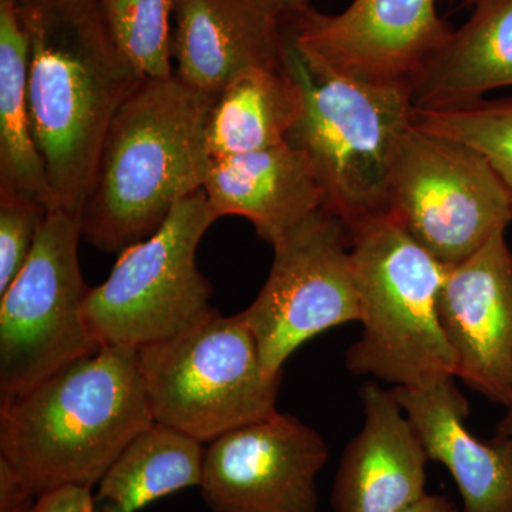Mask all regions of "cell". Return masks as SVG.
<instances>
[{"label": "cell", "instance_id": "cell-1", "mask_svg": "<svg viewBox=\"0 0 512 512\" xmlns=\"http://www.w3.org/2000/svg\"><path fill=\"white\" fill-rule=\"evenodd\" d=\"M28 36V104L55 211L79 221L104 137L143 82L114 43L100 0L13 2Z\"/></svg>", "mask_w": 512, "mask_h": 512}, {"label": "cell", "instance_id": "cell-2", "mask_svg": "<svg viewBox=\"0 0 512 512\" xmlns=\"http://www.w3.org/2000/svg\"><path fill=\"white\" fill-rule=\"evenodd\" d=\"M215 97L177 76L144 79L111 121L80 214L84 241L109 254L150 238L204 187Z\"/></svg>", "mask_w": 512, "mask_h": 512}, {"label": "cell", "instance_id": "cell-3", "mask_svg": "<svg viewBox=\"0 0 512 512\" xmlns=\"http://www.w3.org/2000/svg\"><path fill=\"white\" fill-rule=\"evenodd\" d=\"M153 423L137 349L101 346L0 403V458L39 497L94 488Z\"/></svg>", "mask_w": 512, "mask_h": 512}, {"label": "cell", "instance_id": "cell-4", "mask_svg": "<svg viewBox=\"0 0 512 512\" xmlns=\"http://www.w3.org/2000/svg\"><path fill=\"white\" fill-rule=\"evenodd\" d=\"M362 335L346 352L355 376L420 389L456 377L437 301L447 266L392 215L349 228Z\"/></svg>", "mask_w": 512, "mask_h": 512}, {"label": "cell", "instance_id": "cell-5", "mask_svg": "<svg viewBox=\"0 0 512 512\" xmlns=\"http://www.w3.org/2000/svg\"><path fill=\"white\" fill-rule=\"evenodd\" d=\"M285 66L305 90V111L288 143L311 160L325 210L348 228L387 214L394 158L413 123L410 86L360 82L309 66L291 35Z\"/></svg>", "mask_w": 512, "mask_h": 512}, {"label": "cell", "instance_id": "cell-6", "mask_svg": "<svg viewBox=\"0 0 512 512\" xmlns=\"http://www.w3.org/2000/svg\"><path fill=\"white\" fill-rule=\"evenodd\" d=\"M137 352L154 421L202 444L278 413L282 375L265 372L239 313L212 312Z\"/></svg>", "mask_w": 512, "mask_h": 512}, {"label": "cell", "instance_id": "cell-7", "mask_svg": "<svg viewBox=\"0 0 512 512\" xmlns=\"http://www.w3.org/2000/svg\"><path fill=\"white\" fill-rule=\"evenodd\" d=\"M217 220L205 192H195L156 234L119 254L109 278L90 288L84 302V319L100 346L140 349L215 312L197 249Z\"/></svg>", "mask_w": 512, "mask_h": 512}, {"label": "cell", "instance_id": "cell-8", "mask_svg": "<svg viewBox=\"0 0 512 512\" xmlns=\"http://www.w3.org/2000/svg\"><path fill=\"white\" fill-rule=\"evenodd\" d=\"M387 214L453 266L507 232L512 194L483 154L412 123L394 158Z\"/></svg>", "mask_w": 512, "mask_h": 512}, {"label": "cell", "instance_id": "cell-9", "mask_svg": "<svg viewBox=\"0 0 512 512\" xmlns=\"http://www.w3.org/2000/svg\"><path fill=\"white\" fill-rule=\"evenodd\" d=\"M79 221L50 211L28 262L0 295V403L101 348L84 319L90 288Z\"/></svg>", "mask_w": 512, "mask_h": 512}, {"label": "cell", "instance_id": "cell-10", "mask_svg": "<svg viewBox=\"0 0 512 512\" xmlns=\"http://www.w3.org/2000/svg\"><path fill=\"white\" fill-rule=\"evenodd\" d=\"M239 315L271 376L284 375L286 360L303 343L343 323L359 322L345 222L322 208L279 239L264 288Z\"/></svg>", "mask_w": 512, "mask_h": 512}, {"label": "cell", "instance_id": "cell-11", "mask_svg": "<svg viewBox=\"0 0 512 512\" xmlns=\"http://www.w3.org/2000/svg\"><path fill=\"white\" fill-rule=\"evenodd\" d=\"M451 33L437 0H353L336 15L309 6L292 23L291 40L309 66L410 86Z\"/></svg>", "mask_w": 512, "mask_h": 512}, {"label": "cell", "instance_id": "cell-12", "mask_svg": "<svg viewBox=\"0 0 512 512\" xmlns=\"http://www.w3.org/2000/svg\"><path fill=\"white\" fill-rule=\"evenodd\" d=\"M328 460L318 431L278 412L205 448L201 495L214 512H319L318 476Z\"/></svg>", "mask_w": 512, "mask_h": 512}, {"label": "cell", "instance_id": "cell-13", "mask_svg": "<svg viewBox=\"0 0 512 512\" xmlns=\"http://www.w3.org/2000/svg\"><path fill=\"white\" fill-rule=\"evenodd\" d=\"M437 311L456 377L505 409L512 399V249L505 232L447 266Z\"/></svg>", "mask_w": 512, "mask_h": 512}, {"label": "cell", "instance_id": "cell-14", "mask_svg": "<svg viewBox=\"0 0 512 512\" xmlns=\"http://www.w3.org/2000/svg\"><path fill=\"white\" fill-rule=\"evenodd\" d=\"M312 0H177L174 74L217 96L238 73L285 69L292 23Z\"/></svg>", "mask_w": 512, "mask_h": 512}, {"label": "cell", "instance_id": "cell-15", "mask_svg": "<svg viewBox=\"0 0 512 512\" xmlns=\"http://www.w3.org/2000/svg\"><path fill=\"white\" fill-rule=\"evenodd\" d=\"M365 423L336 471L333 512H400L427 494L430 458L393 390L377 382L360 389Z\"/></svg>", "mask_w": 512, "mask_h": 512}, {"label": "cell", "instance_id": "cell-16", "mask_svg": "<svg viewBox=\"0 0 512 512\" xmlns=\"http://www.w3.org/2000/svg\"><path fill=\"white\" fill-rule=\"evenodd\" d=\"M454 379L392 390L430 461L443 464L453 477L463 512H512V439L481 441L467 429L470 407Z\"/></svg>", "mask_w": 512, "mask_h": 512}, {"label": "cell", "instance_id": "cell-17", "mask_svg": "<svg viewBox=\"0 0 512 512\" xmlns=\"http://www.w3.org/2000/svg\"><path fill=\"white\" fill-rule=\"evenodd\" d=\"M202 191L218 218H245L272 247L325 208V192L311 160L288 141L266 150L215 158Z\"/></svg>", "mask_w": 512, "mask_h": 512}, {"label": "cell", "instance_id": "cell-18", "mask_svg": "<svg viewBox=\"0 0 512 512\" xmlns=\"http://www.w3.org/2000/svg\"><path fill=\"white\" fill-rule=\"evenodd\" d=\"M410 84L414 109L446 110L512 86V0H477Z\"/></svg>", "mask_w": 512, "mask_h": 512}, {"label": "cell", "instance_id": "cell-19", "mask_svg": "<svg viewBox=\"0 0 512 512\" xmlns=\"http://www.w3.org/2000/svg\"><path fill=\"white\" fill-rule=\"evenodd\" d=\"M305 111V90L288 69L238 73L215 97L208 119L212 160L286 143Z\"/></svg>", "mask_w": 512, "mask_h": 512}, {"label": "cell", "instance_id": "cell-20", "mask_svg": "<svg viewBox=\"0 0 512 512\" xmlns=\"http://www.w3.org/2000/svg\"><path fill=\"white\" fill-rule=\"evenodd\" d=\"M29 45L13 2L0 0V198L55 211L28 104Z\"/></svg>", "mask_w": 512, "mask_h": 512}, {"label": "cell", "instance_id": "cell-21", "mask_svg": "<svg viewBox=\"0 0 512 512\" xmlns=\"http://www.w3.org/2000/svg\"><path fill=\"white\" fill-rule=\"evenodd\" d=\"M205 448L181 431L153 423L131 441L97 484L101 512H137L185 488L200 487Z\"/></svg>", "mask_w": 512, "mask_h": 512}, {"label": "cell", "instance_id": "cell-22", "mask_svg": "<svg viewBox=\"0 0 512 512\" xmlns=\"http://www.w3.org/2000/svg\"><path fill=\"white\" fill-rule=\"evenodd\" d=\"M175 6L177 0H100L114 43L143 79L174 76Z\"/></svg>", "mask_w": 512, "mask_h": 512}, {"label": "cell", "instance_id": "cell-23", "mask_svg": "<svg viewBox=\"0 0 512 512\" xmlns=\"http://www.w3.org/2000/svg\"><path fill=\"white\" fill-rule=\"evenodd\" d=\"M413 124L483 154L512 194V97L456 109H413Z\"/></svg>", "mask_w": 512, "mask_h": 512}, {"label": "cell", "instance_id": "cell-24", "mask_svg": "<svg viewBox=\"0 0 512 512\" xmlns=\"http://www.w3.org/2000/svg\"><path fill=\"white\" fill-rule=\"evenodd\" d=\"M49 212L32 202L0 198V295L28 262Z\"/></svg>", "mask_w": 512, "mask_h": 512}, {"label": "cell", "instance_id": "cell-25", "mask_svg": "<svg viewBox=\"0 0 512 512\" xmlns=\"http://www.w3.org/2000/svg\"><path fill=\"white\" fill-rule=\"evenodd\" d=\"M39 495L0 458V512H33Z\"/></svg>", "mask_w": 512, "mask_h": 512}, {"label": "cell", "instance_id": "cell-26", "mask_svg": "<svg viewBox=\"0 0 512 512\" xmlns=\"http://www.w3.org/2000/svg\"><path fill=\"white\" fill-rule=\"evenodd\" d=\"M93 488L67 485L40 495L33 512H96Z\"/></svg>", "mask_w": 512, "mask_h": 512}, {"label": "cell", "instance_id": "cell-27", "mask_svg": "<svg viewBox=\"0 0 512 512\" xmlns=\"http://www.w3.org/2000/svg\"><path fill=\"white\" fill-rule=\"evenodd\" d=\"M400 512H458L456 505L443 495L429 494Z\"/></svg>", "mask_w": 512, "mask_h": 512}, {"label": "cell", "instance_id": "cell-28", "mask_svg": "<svg viewBox=\"0 0 512 512\" xmlns=\"http://www.w3.org/2000/svg\"><path fill=\"white\" fill-rule=\"evenodd\" d=\"M497 437H511L512 439V399L510 404L505 407V414L503 419L498 423L497 431H495Z\"/></svg>", "mask_w": 512, "mask_h": 512}, {"label": "cell", "instance_id": "cell-29", "mask_svg": "<svg viewBox=\"0 0 512 512\" xmlns=\"http://www.w3.org/2000/svg\"><path fill=\"white\" fill-rule=\"evenodd\" d=\"M456 2L458 3V5L461 6H470L474 5V3L477 2V0H456Z\"/></svg>", "mask_w": 512, "mask_h": 512}, {"label": "cell", "instance_id": "cell-30", "mask_svg": "<svg viewBox=\"0 0 512 512\" xmlns=\"http://www.w3.org/2000/svg\"><path fill=\"white\" fill-rule=\"evenodd\" d=\"M6 2H18V0H6Z\"/></svg>", "mask_w": 512, "mask_h": 512}]
</instances>
